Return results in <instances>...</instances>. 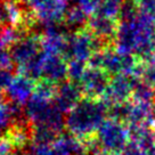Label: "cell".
Segmentation results:
<instances>
[{
  "mask_svg": "<svg viewBox=\"0 0 155 155\" xmlns=\"http://www.w3.org/2000/svg\"><path fill=\"white\" fill-rule=\"evenodd\" d=\"M96 46L97 41L94 34L89 32H79L66 40L65 49L71 51L78 59H82L89 56Z\"/></svg>",
  "mask_w": 155,
  "mask_h": 155,
  "instance_id": "2",
  "label": "cell"
},
{
  "mask_svg": "<svg viewBox=\"0 0 155 155\" xmlns=\"http://www.w3.org/2000/svg\"><path fill=\"white\" fill-rule=\"evenodd\" d=\"M7 120H8V111L5 107L0 106V130L6 126Z\"/></svg>",
  "mask_w": 155,
  "mask_h": 155,
  "instance_id": "9",
  "label": "cell"
},
{
  "mask_svg": "<svg viewBox=\"0 0 155 155\" xmlns=\"http://www.w3.org/2000/svg\"><path fill=\"white\" fill-rule=\"evenodd\" d=\"M123 23L116 29V45L124 54L137 51L148 54L155 49V23L153 16L135 10V7L122 8Z\"/></svg>",
  "mask_w": 155,
  "mask_h": 155,
  "instance_id": "1",
  "label": "cell"
},
{
  "mask_svg": "<svg viewBox=\"0 0 155 155\" xmlns=\"http://www.w3.org/2000/svg\"><path fill=\"white\" fill-rule=\"evenodd\" d=\"M45 50L49 54H55L63 51L65 47H66V40L64 37L59 33L56 30H49L44 37V41H42Z\"/></svg>",
  "mask_w": 155,
  "mask_h": 155,
  "instance_id": "4",
  "label": "cell"
},
{
  "mask_svg": "<svg viewBox=\"0 0 155 155\" xmlns=\"http://www.w3.org/2000/svg\"><path fill=\"white\" fill-rule=\"evenodd\" d=\"M121 10L122 7L120 0H101V4H99L96 14L115 19Z\"/></svg>",
  "mask_w": 155,
  "mask_h": 155,
  "instance_id": "5",
  "label": "cell"
},
{
  "mask_svg": "<svg viewBox=\"0 0 155 155\" xmlns=\"http://www.w3.org/2000/svg\"><path fill=\"white\" fill-rule=\"evenodd\" d=\"M138 8L146 14L153 15L155 13V0H136Z\"/></svg>",
  "mask_w": 155,
  "mask_h": 155,
  "instance_id": "8",
  "label": "cell"
},
{
  "mask_svg": "<svg viewBox=\"0 0 155 155\" xmlns=\"http://www.w3.org/2000/svg\"><path fill=\"white\" fill-rule=\"evenodd\" d=\"M73 1L77 2L78 7H80L87 15L96 13L101 4V0H73Z\"/></svg>",
  "mask_w": 155,
  "mask_h": 155,
  "instance_id": "7",
  "label": "cell"
},
{
  "mask_svg": "<svg viewBox=\"0 0 155 155\" xmlns=\"http://www.w3.org/2000/svg\"><path fill=\"white\" fill-rule=\"evenodd\" d=\"M90 30L94 35L98 38H110L116 33V24L113 18L96 14L89 22Z\"/></svg>",
  "mask_w": 155,
  "mask_h": 155,
  "instance_id": "3",
  "label": "cell"
},
{
  "mask_svg": "<svg viewBox=\"0 0 155 155\" xmlns=\"http://www.w3.org/2000/svg\"><path fill=\"white\" fill-rule=\"evenodd\" d=\"M10 81L9 74L6 72H0V89H4L8 86Z\"/></svg>",
  "mask_w": 155,
  "mask_h": 155,
  "instance_id": "10",
  "label": "cell"
},
{
  "mask_svg": "<svg viewBox=\"0 0 155 155\" xmlns=\"http://www.w3.org/2000/svg\"><path fill=\"white\" fill-rule=\"evenodd\" d=\"M66 18H68V24L71 25H81L86 22L87 19V14L83 12L80 7H73L66 13Z\"/></svg>",
  "mask_w": 155,
  "mask_h": 155,
  "instance_id": "6",
  "label": "cell"
}]
</instances>
